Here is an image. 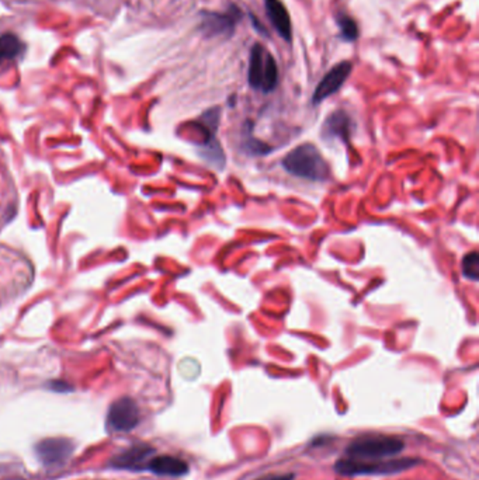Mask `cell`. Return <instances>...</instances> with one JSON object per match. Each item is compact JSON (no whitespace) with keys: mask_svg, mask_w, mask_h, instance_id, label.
Returning <instances> with one entry per match:
<instances>
[{"mask_svg":"<svg viewBox=\"0 0 479 480\" xmlns=\"http://www.w3.org/2000/svg\"><path fill=\"white\" fill-rule=\"evenodd\" d=\"M141 422L138 403L130 397H119L111 403L106 417V427L112 434H127L134 431Z\"/></svg>","mask_w":479,"mask_h":480,"instance_id":"cell-5","label":"cell"},{"mask_svg":"<svg viewBox=\"0 0 479 480\" xmlns=\"http://www.w3.org/2000/svg\"><path fill=\"white\" fill-rule=\"evenodd\" d=\"M264 8L278 35L284 41L289 42L292 38V26H291L289 13L287 8L284 6V3L281 2V0H264Z\"/></svg>","mask_w":479,"mask_h":480,"instance_id":"cell-11","label":"cell"},{"mask_svg":"<svg viewBox=\"0 0 479 480\" xmlns=\"http://www.w3.org/2000/svg\"><path fill=\"white\" fill-rule=\"evenodd\" d=\"M49 388L52 391H55V392H61V393H67V392L72 391V388L68 384H64V382H53V384H51Z\"/></svg>","mask_w":479,"mask_h":480,"instance_id":"cell-17","label":"cell"},{"mask_svg":"<svg viewBox=\"0 0 479 480\" xmlns=\"http://www.w3.org/2000/svg\"><path fill=\"white\" fill-rule=\"evenodd\" d=\"M348 130H350V119L343 111L333 112L323 126V134L326 137H340L347 139L348 137Z\"/></svg>","mask_w":479,"mask_h":480,"instance_id":"cell-13","label":"cell"},{"mask_svg":"<svg viewBox=\"0 0 479 480\" xmlns=\"http://www.w3.org/2000/svg\"><path fill=\"white\" fill-rule=\"evenodd\" d=\"M76 451V444L71 438L52 437L41 440L35 445L38 461L49 469L65 466Z\"/></svg>","mask_w":479,"mask_h":480,"instance_id":"cell-6","label":"cell"},{"mask_svg":"<svg viewBox=\"0 0 479 480\" xmlns=\"http://www.w3.org/2000/svg\"><path fill=\"white\" fill-rule=\"evenodd\" d=\"M283 167L292 175L312 180V182H323L330 174L328 163L317 146L311 144L299 145L285 155Z\"/></svg>","mask_w":479,"mask_h":480,"instance_id":"cell-2","label":"cell"},{"mask_svg":"<svg viewBox=\"0 0 479 480\" xmlns=\"http://www.w3.org/2000/svg\"><path fill=\"white\" fill-rule=\"evenodd\" d=\"M336 23L340 28L343 40H346L347 42H353L358 38V26L351 16H348L344 12H340L336 15Z\"/></svg>","mask_w":479,"mask_h":480,"instance_id":"cell-14","label":"cell"},{"mask_svg":"<svg viewBox=\"0 0 479 480\" xmlns=\"http://www.w3.org/2000/svg\"><path fill=\"white\" fill-rule=\"evenodd\" d=\"M24 52V44L16 34L0 35V64L10 62Z\"/></svg>","mask_w":479,"mask_h":480,"instance_id":"cell-12","label":"cell"},{"mask_svg":"<svg viewBox=\"0 0 479 480\" xmlns=\"http://www.w3.org/2000/svg\"><path fill=\"white\" fill-rule=\"evenodd\" d=\"M421 463V461L412 459V458H391L385 461H374V462H360L353 461L348 458H339V461L335 463L333 469L337 474L346 476V477H354V476H384V474H392L399 473L403 470H407L416 465Z\"/></svg>","mask_w":479,"mask_h":480,"instance_id":"cell-3","label":"cell"},{"mask_svg":"<svg viewBox=\"0 0 479 480\" xmlns=\"http://www.w3.org/2000/svg\"><path fill=\"white\" fill-rule=\"evenodd\" d=\"M405 448V441L392 436H364L354 438L344 449V458L374 462L395 458Z\"/></svg>","mask_w":479,"mask_h":480,"instance_id":"cell-1","label":"cell"},{"mask_svg":"<svg viewBox=\"0 0 479 480\" xmlns=\"http://www.w3.org/2000/svg\"><path fill=\"white\" fill-rule=\"evenodd\" d=\"M294 479H295L294 473H270V474L258 477L255 480H294Z\"/></svg>","mask_w":479,"mask_h":480,"instance_id":"cell-16","label":"cell"},{"mask_svg":"<svg viewBox=\"0 0 479 480\" xmlns=\"http://www.w3.org/2000/svg\"><path fill=\"white\" fill-rule=\"evenodd\" d=\"M462 273L467 278L476 281L479 275V256L476 252L468 253L462 260Z\"/></svg>","mask_w":479,"mask_h":480,"instance_id":"cell-15","label":"cell"},{"mask_svg":"<svg viewBox=\"0 0 479 480\" xmlns=\"http://www.w3.org/2000/svg\"><path fill=\"white\" fill-rule=\"evenodd\" d=\"M242 17V12L235 5L229 6L226 13H214L204 12L201 13V26L200 30L205 37H219V35H232L235 31V26L239 19Z\"/></svg>","mask_w":479,"mask_h":480,"instance_id":"cell-8","label":"cell"},{"mask_svg":"<svg viewBox=\"0 0 479 480\" xmlns=\"http://www.w3.org/2000/svg\"><path fill=\"white\" fill-rule=\"evenodd\" d=\"M189 463L180 458L173 455H155L149 463L148 470L158 476L167 477H180L189 473Z\"/></svg>","mask_w":479,"mask_h":480,"instance_id":"cell-10","label":"cell"},{"mask_svg":"<svg viewBox=\"0 0 479 480\" xmlns=\"http://www.w3.org/2000/svg\"><path fill=\"white\" fill-rule=\"evenodd\" d=\"M155 455L156 449L152 445L146 443H137L114 455L110 461V465L115 469L142 472L148 470V463Z\"/></svg>","mask_w":479,"mask_h":480,"instance_id":"cell-7","label":"cell"},{"mask_svg":"<svg viewBox=\"0 0 479 480\" xmlns=\"http://www.w3.org/2000/svg\"><path fill=\"white\" fill-rule=\"evenodd\" d=\"M249 85L255 90L270 93L278 82V68L273 55L262 45L255 44L249 56Z\"/></svg>","mask_w":479,"mask_h":480,"instance_id":"cell-4","label":"cell"},{"mask_svg":"<svg viewBox=\"0 0 479 480\" xmlns=\"http://www.w3.org/2000/svg\"><path fill=\"white\" fill-rule=\"evenodd\" d=\"M353 71V64L350 61H342L337 65H335L318 83L314 96H312V104H319L332 94H335L347 80Z\"/></svg>","mask_w":479,"mask_h":480,"instance_id":"cell-9","label":"cell"}]
</instances>
